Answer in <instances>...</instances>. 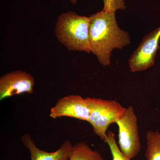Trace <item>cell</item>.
<instances>
[{
    "mask_svg": "<svg viewBox=\"0 0 160 160\" xmlns=\"http://www.w3.org/2000/svg\"><path fill=\"white\" fill-rule=\"evenodd\" d=\"M89 17L91 52L96 56L103 66H109L112 50L122 49L130 44L129 33L119 27L115 12H108L103 9Z\"/></svg>",
    "mask_w": 160,
    "mask_h": 160,
    "instance_id": "6da1fadb",
    "label": "cell"
},
{
    "mask_svg": "<svg viewBox=\"0 0 160 160\" xmlns=\"http://www.w3.org/2000/svg\"><path fill=\"white\" fill-rule=\"evenodd\" d=\"M90 17L68 11L60 14L56 24L58 40L70 51L91 52L89 42Z\"/></svg>",
    "mask_w": 160,
    "mask_h": 160,
    "instance_id": "7a4b0ae2",
    "label": "cell"
},
{
    "mask_svg": "<svg viewBox=\"0 0 160 160\" xmlns=\"http://www.w3.org/2000/svg\"><path fill=\"white\" fill-rule=\"evenodd\" d=\"M86 98L90 109L88 122L92 126L94 133L105 142L108 127L123 115L126 108L114 100L94 98Z\"/></svg>",
    "mask_w": 160,
    "mask_h": 160,
    "instance_id": "3957f363",
    "label": "cell"
},
{
    "mask_svg": "<svg viewBox=\"0 0 160 160\" xmlns=\"http://www.w3.org/2000/svg\"><path fill=\"white\" fill-rule=\"evenodd\" d=\"M115 123L118 127L119 148L126 158L131 160L138 154L141 148L138 118L132 106H128Z\"/></svg>",
    "mask_w": 160,
    "mask_h": 160,
    "instance_id": "277c9868",
    "label": "cell"
},
{
    "mask_svg": "<svg viewBox=\"0 0 160 160\" xmlns=\"http://www.w3.org/2000/svg\"><path fill=\"white\" fill-rule=\"evenodd\" d=\"M160 39V26L143 38L129 59L132 72L143 71L154 65Z\"/></svg>",
    "mask_w": 160,
    "mask_h": 160,
    "instance_id": "5b68a950",
    "label": "cell"
},
{
    "mask_svg": "<svg viewBox=\"0 0 160 160\" xmlns=\"http://www.w3.org/2000/svg\"><path fill=\"white\" fill-rule=\"evenodd\" d=\"M34 78L30 73L22 70H15L0 78V101L12 96L33 92Z\"/></svg>",
    "mask_w": 160,
    "mask_h": 160,
    "instance_id": "8992f818",
    "label": "cell"
},
{
    "mask_svg": "<svg viewBox=\"0 0 160 160\" xmlns=\"http://www.w3.org/2000/svg\"><path fill=\"white\" fill-rule=\"evenodd\" d=\"M90 116L89 103L86 98L70 95L58 100L50 109L49 116L53 119L68 117L88 122Z\"/></svg>",
    "mask_w": 160,
    "mask_h": 160,
    "instance_id": "52a82bcc",
    "label": "cell"
},
{
    "mask_svg": "<svg viewBox=\"0 0 160 160\" xmlns=\"http://www.w3.org/2000/svg\"><path fill=\"white\" fill-rule=\"evenodd\" d=\"M21 141L29 150L31 160H69L73 147L71 142L67 140L56 151L48 152L39 149L29 134L23 135Z\"/></svg>",
    "mask_w": 160,
    "mask_h": 160,
    "instance_id": "ba28073f",
    "label": "cell"
},
{
    "mask_svg": "<svg viewBox=\"0 0 160 160\" xmlns=\"http://www.w3.org/2000/svg\"><path fill=\"white\" fill-rule=\"evenodd\" d=\"M69 160H104L102 155L92 150L85 142L77 143L72 147Z\"/></svg>",
    "mask_w": 160,
    "mask_h": 160,
    "instance_id": "9c48e42d",
    "label": "cell"
},
{
    "mask_svg": "<svg viewBox=\"0 0 160 160\" xmlns=\"http://www.w3.org/2000/svg\"><path fill=\"white\" fill-rule=\"evenodd\" d=\"M146 160H160V133L149 130L146 135Z\"/></svg>",
    "mask_w": 160,
    "mask_h": 160,
    "instance_id": "30bf717a",
    "label": "cell"
},
{
    "mask_svg": "<svg viewBox=\"0 0 160 160\" xmlns=\"http://www.w3.org/2000/svg\"><path fill=\"white\" fill-rule=\"evenodd\" d=\"M105 143L108 144L111 151L112 160H129L126 158L119 148L116 141L114 133L109 131L107 133V138Z\"/></svg>",
    "mask_w": 160,
    "mask_h": 160,
    "instance_id": "8fae6325",
    "label": "cell"
},
{
    "mask_svg": "<svg viewBox=\"0 0 160 160\" xmlns=\"http://www.w3.org/2000/svg\"><path fill=\"white\" fill-rule=\"evenodd\" d=\"M103 10L108 12H116L118 10L126 9L125 0H103Z\"/></svg>",
    "mask_w": 160,
    "mask_h": 160,
    "instance_id": "7c38bea8",
    "label": "cell"
},
{
    "mask_svg": "<svg viewBox=\"0 0 160 160\" xmlns=\"http://www.w3.org/2000/svg\"><path fill=\"white\" fill-rule=\"evenodd\" d=\"M70 1L71 2L72 4H74V5H75L77 2V0H70Z\"/></svg>",
    "mask_w": 160,
    "mask_h": 160,
    "instance_id": "4fadbf2b",
    "label": "cell"
}]
</instances>
